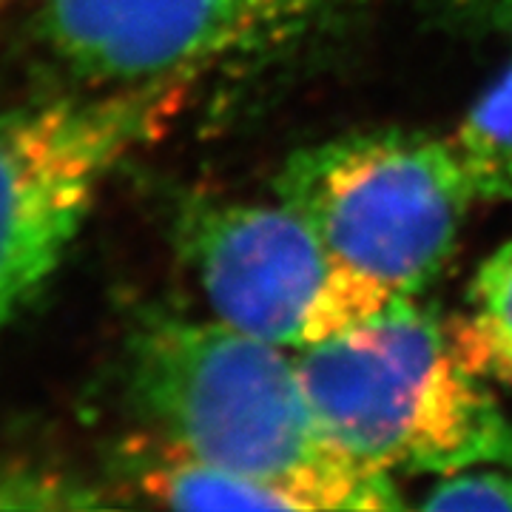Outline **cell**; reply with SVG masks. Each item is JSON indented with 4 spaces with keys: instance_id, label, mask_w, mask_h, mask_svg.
Instances as JSON below:
<instances>
[{
    "instance_id": "obj_1",
    "label": "cell",
    "mask_w": 512,
    "mask_h": 512,
    "mask_svg": "<svg viewBox=\"0 0 512 512\" xmlns=\"http://www.w3.org/2000/svg\"><path fill=\"white\" fill-rule=\"evenodd\" d=\"M128 399L185 456L285 484L313 510H399L396 478L345 458L319 430L296 356L220 319L148 313L128 333Z\"/></svg>"
},
{
    "instance_id": "obj_2",
    "label": "cell",
    "mask_w": 512,
    "mask_h": 512,
    "mask_svg": "<svg viewBox=\"0 0 512 512\" xmlns=\"http://www.w3.org/2000/svg\"><path fill=\"white\" fill-rule=\"evenodd\" d=\"M296 367L325 439L370 473L512 467V421L416 296H396L362 325L299 350Z\"/></svg>"
},
{
    "instance_id": "obj_3",
    "label": "cell",
    "mask_w": 512,
    "mask_h": 512,
    "mask_svg": "<svg viewBox=\"0 0 512 512\" xmlns=\"http://www.w3.org/2000/svg\"><path fill=\"white\" fill-rule=\"evenodd\" d=\"M274 188L345 265L396 296H419L441 274L476 202L450 137L402 128L299 148Z\"/></svg>"
},
{
    "instance_id": "obj_4",
    "label": "cell",
    "mask_w": 512,
    "mask_h": 512,
    "mask_svg": "<svg viewBox=\"0 0 512 512\" xmlns=\"http://www.w3.org/2000/svg\"><path fill=\"white\" fill-rule=\"evenodd\" d=\"M188 89H66L0 114V330L40 299L111 171L171 123Z\"/></svg>"
},
{
    "instance_id": "obj_5",
    "label": "cell",
    "mask_w": 512,
    "mask_h": 512,
    "mask_svg": "<svg viewBox=\"0 0 512 512\" xmlns=\"http://www.w3.org/2000/svg\"><path fill=\"white\" fill-rule=\"evenodd\" d=\"M177 245L214 319L291 353L342 336L396 299L285 202H183Z\"/></svg>"
},
{
    "instance_id": "obj_6",
    "label": "cell",
    "mask_w": 512,
    "mask_h": 512,
    "mask_svg": "<svg viewBox=\"0 0 512 512\" xmlns=\"http://www.w3.org/2000/svg\"><path fill=\"white\" fill-rule=\"evenodd\" d=\"M348 0H35L32 35L69 89L191 86L311 35Z\"/></svg>"
},
{
    "instance_id": "obj_7",
    "label": "cell",
    "mask_w": 512,
    "mask_h": 512,
    "mask_svg": "<svg viewBox=\"0 0 512 512\" xmlns=\"http://www.w3.org/2000/svg\"><path fill=\"white\" fill-rule=\"evenodd\" d=\"M450 336L478 379L512 387V237L478 268L467 311L450 325Z\"/></svg>"
},
{
    "instance_id": "obj_8",
    "label": "cell",
    "mask_w": 512,
    "mask_h": 512,
    "mask_svg": "<svg viewBox=\"0 0 512 512\" xmlns=\"http://www.w3.org/2000/svg\"><path fill=\"white\" fill-rule=\"evenodd\" d=\"M476 200L512 202V60L450 134Z\"/></svg>"
},
{
    "instance_id": "obj_9",
    "label": "cell",
    "mask_w": 512,
    "mask_h": 512,
    "mask_svg": "<svg viewBox=\"0 0 512 512\" xmlns=\"http://www.w3.org/2000/svg\"><path fill=\"white\" fill-rule=\"evenodd\" d=\"M89 504L94 507L109 501L52 467H40L23 458L0 464V510H63Z\"/></svg>"
},
{
    "instance_id": "obj_10",
    "label": "cell",
    "mask_w": 512,
    "mask_h": 512,
    "mask_svg": "<svg viewBox=\"0 0 512 512\" xmlns=\"http://www.w3.org/2000/svg\"><path fill=\"white\" fill-rule=\"evenodd\" d=\"M416 507L441 512L512 510V467L478 464L447 476H436V481L416 501Z\"/></svg>"
},
{
    "instance_id": "obj_11",
    "label": "cell",
    "mask_w": 512,
    "mask_h": 512,
    "mask_svg": "<svg viewBox=\"0 0 512 512\" xmlns=\"http://www.w3.org/2000/svg\"><path fill=\"white\" fill-rule=\"evenodd\" d=\"M20 3H23V0H0V26L6 23V18L18 9Z\"/></svg>"
},
{
    "instance_id": "obj_12",
    "label": "cell",
    "mask_w": 512,
    "mask_h": 512,
    "mask_svg": "<svg viewBox=\"0 0 512 512\" xmlns=\"http://www.w3.org/2000/svg\"><path fill=\"white\" fill-rule=\"evenodd\" d=\"M493 3L501 9V12H507V18L512 20V0H493Z\"/></svg>"
}]
</instances>
